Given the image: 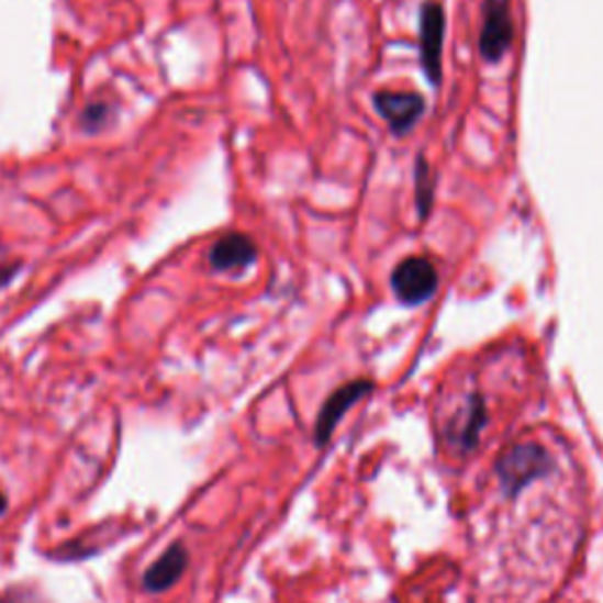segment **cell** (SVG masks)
<instances>
[{
    "instance_id": "1",
    "label": "cell",
    "mask_w": 603,
    "mask_h": 603,
    "mask_svg": "<svg viewBox=\"0 0 603 603\" xmlns=\"http://www.w3.org/2000/svg\"><path fill=\"white\" fill-rule=\"evenodd\" d=\"M551 460L545 448L533 442L516 444L498 460V477L504 493H516L521 488L547 474Z\"/></svg>"
},
{
    "instance_id": "2",
    "label": "cell",
    "mask_w": 603,
    "mask_h": 603,
    "mask_svg": "<svg viewBox=\"0 0 603 603\" xmlns=\"http://www.w3.org/2000/svg\"><path fill=\"white\" fill-rule=\"evenodd\" d=\"M514 43L512 0H483L479 53L488 64H498Z\"/></svg>"
},
{
    "instance_id": "3",
    "label": "cell",
    "mask_w": 603,
    "mask_h": 603,
    "mask_svg": "<svg viewBox=\"0 0 603 603\" xmlns=\"http://www.w3.org/2000/svg\"><path fill=\"white\" fill-rule=\"evenodd\" d=\"M438 288V271L429 257L413 255L405 257L391 271V290L399 298V302L417 306L434 298Z\"/></svg>"
},
{
    "instance_id": "4",
    "label": "cell",
    "mask_w": 603,
    "mask_h": 603,
    "mask_svg": "<svg viewBox=\"0 0 603 603\" xmlns=\"http://www.w3.org/2000/svg\"><path fill=\"white\" fill-rule=\"evenodd\" d=\"M444 38H446V12L436 0H427L420 8V62L422 71L432 86H438L444 71Z\"/></svg>"
},
{
    "instance_id": "5",
    "label": "cell",
    "mask_w": 603,
    "mask_h": 603,
    "mask_svg": "<svg viewBox=\"0 0 603 603\" xmlns=\"http://www.w3.org/2000/svg\"><path fill=\"white\" fill-rule=\"evenodd\" d=\"M375 111L389 125L391 133L405 135L425 113V100L413 90H380L372 97Z\"/></svg>"
},
{
    "instance_id": "6",
    "label": "cell",
    "mask_w": 603,
    "mask_h": 603,
    "mask_svg": "<svg viewBox=\"0 0 603 603\" xmlns=\"http://www.w3.org/2000/svg\"><path fill=\"white\" fill-rule=\"evenodd\" d=\"M370 391H372V382H368V380H354L345 387H339L337 391H333L331 399L323 403V409L316 420V444H321V446L328 444L335 427L339 425L342 415H345L354 403L368 397Z\"/></svg>"
},
{
    "instance_id": "7",
    "label": "cell",
    "mask_w": 603,
    "mask_h": 603,
    "mask_svg": "<svg viewBox=\"0 0 603 603\" xmlns=\"http://www.w3.org/2000/svg\"><path fill=\"white\" fill-rule=\"evenodd\" d=\"M208 259L215 271H241L257 259V246L246 234H224L213 243Z\"/></svg>"
},
{
    "instance_id": "8",
    "label": "cell",
    "mask_w": 603,
    "mask_h": 603,
    "mask_svg": "<svg viewBox=\"0 0 603 603\" xmlns=\"http://www.w3.org/2000/svg\"><path fill=\"white\" fill-rule=\"evenodd\" d=\"M187 561H189V554L182 545H172L166 554H163L160 559H156L152 563V568L146 570L144 578H142V584L146 592H154V594H160L170 590V587L185 576L187 570Z\"/></svg>"
},
{
    "instance_id": "9",
    "label": "cell",
    "mask_w": 603,
    "mask_h": 603,
    "mask_svg": "<svg viewBox=\"0 0 603 603\" xmlns=\"http://www.w3.org/2000/svg\"><path fill=\"white\" fill-rule=\"evenodd\" d=\"M485 422V409H483V401L479 397H471L467 409L458 413V417H455L450 422L448 427V438L450 442L458 446V448H474L477 442H479V434H481V427Z\"/></svg>"
},
{
    "instance_id": "10",
    "label": "cell",
    "mask_w": 603,
    "mask_h": 603,
    "mask_svg": "<svg viewBox=\"0 0 603 603\" xmlns=\"http://www.w3.org/2000/svg\"><path fill=\"white\" fill-rule=\"evenodd\" d=\"M415 201H417L420 220H427L434 203V179L425 156H420L415 166Z\"/></svg>"
},
{
    "instance_id": "11",
    "label": "cell",
    "mask_w": 603,
    "mask_h": 603,
    "mask_svg": "<svg viewBox=\"0 0 603 603\" xmlns=\"http://www.w3.org/2000/svg\"><path fill=\"white\" fill-rule=\"evenodd\" d=\"M8 603H36V601L29 599L26 594H18V596H12Z\"/></svg>"
},
{
    "instance_id": "12",
    "label": "cell",
    "mask_w": 603,
    "mask_h": 603,
    "mask_svg": "<svg viewBox=\"0 0 603 603\" xmlns=\"http://www.w3.org/2000/svg\"><path fill=\"white\" fill-rule=\"evenodd\" d=\"M5 507H8V500H5V495H3V493H0V514L5 512Z\"/></svg>"
}]
</instances>
